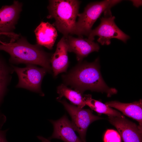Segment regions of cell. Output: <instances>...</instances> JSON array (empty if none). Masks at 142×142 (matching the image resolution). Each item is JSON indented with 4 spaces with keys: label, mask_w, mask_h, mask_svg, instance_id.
I'll return each instance as SVG.
<instances>
[{
    "label": "cell",
    "mask_w": 142,
    "mask_h": 142,
    "mask_svg": "<svg viewBox=\"0 0 142 142\" xmlns=\"http://www.w3.org/2000/svg\"><path fill=\"white\" fill-rule=\"evenodd\" d=\"M99 68L97 58L92 63L79 64L62 77L67 84L82 94L87 90L104 92L109 97L116 94L115 89L109 88L105 83Z\"/></svg>",
    "instance_id": "obj_1"
},
{
    "label": "cell",
    "mask_w": 142,
    "mask_h": 142,
    "mask_svg": "<svg viewBox=\"0 0 142 142\" xmlns=\"http://www.w3.org/2000/svg\"><path fill=\"white\" fill-rule=\"evenodd\" d=\"M0 50L8 53L10 61L13 63L38 65L49 72L51 70L50 54L40 45L31 44L23 37L19 38L16 42L0 44Z\"/></svg>",
    "instance_id": "obj_2"
},
{
    "label": "cell",
    "mask_w": 142,
    "mask_h": 142,
    "mask_svg": "<svg viewBox=\"0 0 142 142\" xmlns=\"http://www.w3.org/2000/svg\"><path fill=\"white\" fill-rule=\"evenodd\" d=\"M80 3L77 0L49 1V14L47 18L54 19L53 25L63 36L75 34L76 19Z\"/></svg>",
    "instance_id": "obj_3"
},
{
    "label": "cell",
    "mask_w": 142,
    "mask_h": 142,
    "mask_svg": "<svg viewBox=\"0 0 142 142\" xmlns=\"http://www.w3.org/2000/svg\"><path fill=\"white\" fill-rule=\"evenodd\" d=\"M120 0H104L90 3L85 7L83 12L78 14L76 22L75 34L79 37L88 36L94 23L103 12L110 9Z\"/></svg>",
    "instance_id": "obj_4"
},
{
    "label": "cell",
    "mask_w": 142,
    "mask_h": 142,
    "mask_svg": "<svg viewBox=\"0 0 142 142\" xmlns=\"http://www.w3.org/2000/svg\"><path fill=\"white\" fill-rule=\"evenodd\" d=\"M104 17L100 18V23L94 29L92 30L88 36L93 41L94 37L98 36L97 41L102 45H109L110 39L115 38L126 43L129 37L121 30L115 24V17L112 16L110 10L104 13Z\"/></svg>",
    "instance_id": "obj_5"
},
{
    "label": "cell",
    "mask_w": 142,
    "mask_h": 142,
    "mask_svg": "<svg viewBox=\"0 0 142 142\" xmlns=\"http://www.w3.org/2000/svg\"><path fill=\"white\" fill-rule=\"evenodd\" d=\"M64 106L70 116L71 124L75 131L79 134L83 142H86L87 129L92 123L103 118L94 115L89 109H84L69 103L65 100H58Z\"/></svg>",
    "instance_id": "obj_6"
},
{
    "label": "cell",
    "mask_w": 142,
    "mask_h": 142,
    "mask_svg": "<svg viewBox=\"0 0 142 142\" xmlns=\"http://www.w3.org/2000/svg\"><path fill=\"white\" fill-rule=\"evenodd\" d=\"M12 67L19 79L16 87L25 88L38 93L42 96H44L41 85L47 71L45 69L38 67L32 64H27L25 67L23 68L13 66Z\"/></svg>",
    "instance_id": "obj_7"
},
{
    "label": "cell",
    "mask_w": 142,
    "mask_h": 142,
    "mask_svg": "<svg viewBox=\"0 0 142 142\" xmlns=\"http://www.w3.org/2000/svg\"><path fill=\"white\" fill-rule=\"evenodd\" d=\"M108 120L116 129L124 142H142V127L124 116H108Z\"/></svg>",
    "instance_id": "obj_8"
},
{
    "label": "cell",
    "mask_w": 142,
    "mask_h": 142,
    "mask_svg": "<svg viewBox=\"0 0 142 142\" xmlns=\"http://www.w3.org/2000/svg\"><path fill=\"white\" fill-rule=\"evenodd\" d=\"M64 36L68 52L74 53L77 60L79 62L91 53L98 52L99 49L100 47L97 43L88 39L75 38L71 35Z\"/></svg>",
    "instance_id": "obj_9"
},
{
    "label": "cell",
    "mask_w": 142,
    "mask_h": 142,
    "mask_svg": "<svg viewBox=\"0 0 142 142\" xmlns=\"http://www.w3.org/2000/svg\"><path fill=\"white\" fill-rule=\"evenodd\" d=\"M49 121L53 125L54 131L49 140L57 139L64 142H83L76 135L71 121L66 114L57 120Z\"/></svg>",
    "instance_id": "obj_10"
},
{
    "label": "cell",
    "mask_w": 142,
    "mask_h": 142,
    "mask_svg": "<svg viewBox=\"0 0 142 142\" xmlns=\"http://www.w3.org/2000/svg\"><path fill=\"white\" fill-rule=\"evenodd\" d=\"M22 6V3L15 1L12 5L1 7L0 9V32H11L15 29Z\"/></svg>",
    "instance_id": "obj_11"
},
{
    "label": "cell",
    "mask_w": 142,
    "mask_h": 142,
    "mask_svg": "<svg viewBox=\"0 0 142 142\" xmlns=\"http://www.w3.org/2000/svg\"><path fill=\"white\" fill-rule=\"evenodd\" d=\"M68 52L65 38L63 36L58 43L56 50L50 59L54 77L66 71L69 65Z\"/></svg>",
    "instance_id": "obj_12"
},
{
    "label": "cell",
    "mask_w": 142,
    "mask_h": 142,
    "mask_svg": "<svg viewBox=\"0 0 142 142\" xmlns=\"http://www.w3.org/2000/svg\"><path fill=\"white\" fill-rule=\"evenodd\" d=\"M37 44L52 49L58 36L57 31L53 25L48 22H42L34 31Z\"/></svg>",
    "instance_id": "obj_13"
},
{
    "label": "cell",
    "mask_w": 142,
    "mask_h": 142,
    "mask_svg": "<svg viewBox=\"0 0 142 142\" xmlns=\"http://www.w3.org/2000/svg\"><path fill=\"white\" fill-rule=\"evenodd\" d=\"M106 105L121 111L124 115L137 121L139 126L142 127V100L130 103H124L117 101L106 103Z\"/></svg>",
    "instance_id": "obj_14"
},
{
    "label": "cell",
    "mask_w": 142,
    "mask_h": 142,
    "mask_svg": "<svg viewBox=\"0 0 142 142\" xmlns=\"http://www.w3.org/2000/svg\"><path fill=\"white\" fill-rule=\"evenodd\" d=\"M57 93L59 97L57 98L58 100L64 97L73 104L82 108L86 105L85 101L82 94L75 90H73L63 84H62L57 88Z\"/></svg>",
    "instance_id": "obj_15"
},
{
    "label": "cell",
    "mask_w": 142,
    "mask_h": 142,
    "mask_svg": "<svg viewBox=\"0 0 142 142\" xmlns=\"http://www.w3.org/2000/svg\"><path fill=\"white\" fill-rule=\"evenodd\" d=\"M84 97L86 105L98 113L105 114L108 116L121 117L124 116L119 112L113 109L105 104L92 99L90 94L85 95Z\"/></svg>",
    "instance_id": "obj_16"
},
{
    "label": "cell",
    "mask_w": 142,
    "mask_h": 142,
    "mask_svg": "<svg viewBox=\"0 0 142 142\" xmlns=\"http://www.w3.org/2000/svg\"><path fill=\"white\" fill-rule=\"evenodd\" d=\"M12 71L0 57V106L2 102Z\"/></svg>",
    "instance_id": "obj_17"
},
{
    "label": "cell",
    "mask_w": 142,
    "mask_h": 142,
    "mask_svg": "<svg viewBox=\"0 0 142 142\" xmlns=\"http://www.w3.org/2000/svg\"><path fill=\"white\" fill-rule=\"evenodd\" d=\"M104 142H121L119 134L116 131L108 129L106 131L103 138Z\"/></svg>",
    "instance_id": "obj_18"
},
{
    "label": "cell",
    "mask_w": 142,
    "mask_h": 142,
    "mask_svg": "<svg viewBox=\"0 0 142 142\" xmlns=\"http://www.w3.org/2000/svg\"><path fill=\"white\" fill-rule=\"evenodd\" d=\"M9 129L2 130L0 129V142H8L6 138V134Z\"/></svg>",
    "instance_id": "obj_19"
},
{
    "label": "cell",
    "mask_w": 142,
    "mask_h": 142,
    "mask_svg": "<svg viewBox=\"0 0 142 142\" xmlns=\"http://www.w3.org/2000/svg\"><path fill=\"white\" fill-rule=\"evenodd\" d=\"M6 120V116L0 111V129H1Z\"/></svg>",
    "instance_id": "obj_20"
},
{
    "label": "cell",
    "mask_w": 142,
    "mask_h": 142,
    "mask_svg": "<svg viewBox=\"0 0 142 142\" xmlns=\"http://www.w3.org/2000/svg\"><path fill=\"white\" fill-rule=\"evenodd\" d=\"M38 138L42 142H50L49 140L41 136H37Z\"/></svg>",
    "instance_id": "obj_21"
},
{
    "label": "cell",
    "mask_w": 142,
    "mask_h": 142,
    "mask_svg": "<svg viewBox=\"0 0 142 142\" xmlns=\"http://www.w3.org/2000/svg\"></svg>",
    "instance_id": "obj_22"
}]
</instances>
